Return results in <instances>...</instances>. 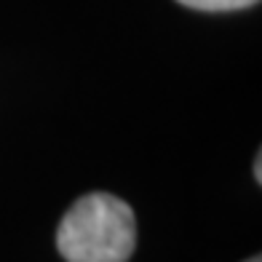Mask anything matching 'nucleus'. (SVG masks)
I'll list each match as a JSON object with an SVG mask.
<instances>
[{
  "instance_id": "2",
  "label": "nucleus",
  "mask_w": 262,
  "mask_h": 262,
  "mask_svg": "<svg viewBox=\"0 0 262 262\" xmlns=\"http://www.w3.org/2000/svg\"><path fill=\"white\" fill-rule=\"evenodd\" d=\"M177 3L195 11H241V8H252L259 0H177Z\"/></svg>"
},
{
  "instance_id": "1",
  "label": "nucleus",
  "mask_w": 262,
  "mask_h": 262,
  "mask_svg": "<svg viewBox=\"0 0 262 262\" xmlns=\"http://www.w3.org/2000/svg\"><path fill=\"white\" fill-rule=\"evenodd\" d=\"M134 246V209L110 193L78 198L56 230V249L67 262H126Z\"/></svg>"
},
{
  "instance_id": "3",
  "label": "nucleus",
  "mask_w": 262,
  "mask_h": 262,
  "mask_svg": "<svg viewBox=\"0 0 262 262\" xmlns=\"http://www.w3.org/2000/svg\"><path fill=\"white\" fill-rule=\"evenodd\" d=\"M254 180H257V185L262 182V161H259V156L254 158Z\"/></svg>"
},
{
  "instance_id": "4",
  "label": "nucleus",
  "mask_w": 262,
  "mask_h": 262,
  "mask_svg": "<svg viewBox=\"0 0 262 262\" xmlns=\"http://www.w3.org/2000/svg\"><path fill=\"white\" fill-rule=\"evenodd\" d=\"M246 262H262V259L259 257H252V259H246Z\"/></svg>"
}]
</instances>
